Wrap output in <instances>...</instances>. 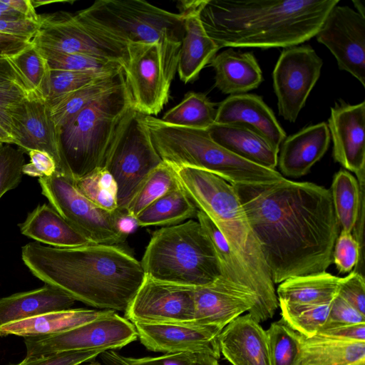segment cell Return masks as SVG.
Here are the masks:
<instances>
[{"label": "cell", "instance_id": "30bf717a", "mask_svg": "<svg viewBox=\"0 0 365 365\" xmlns=\"http://www.w3.org/2000/svg\"><path fill=\"white\" fill-rule=\"evenodd\" d=\"M142 116L134 108L131 110L104 167L115 181L118 210L123 212L147 176L163 162L152 143Z\"/></svg>", "mask_w": 365, "mask_h": 365}, {"label": "cell", "instance_id": "1f68e13d", "mask_svg": "<svg viewBox=\"0 0 365 365\" xmlns=\"http://www.w3.org/2000/svg\"><path fill=\"white\" fill-rule=\"evenodd\" d=\"M125 81L123 70L103 76L87 86L48 103L59 129L67 121L103 95Z\"/></svg>", "mask_w": 365, "mask_h": 365}, {"label": "cell", "instance_id": "ffe728a7", "mask_svg": "<svg viewBox=\"0 0 365 365\" xmlns=\"http://www.w3.org/2000/svg\"><path fill=\"white\" fill-rule=\"evenodd\" d=\"M327 126L334 160L356 175L365 170V101L356 105L336 102Z\"/></svg>", "mask_w": 365, "mask_h": 365}, {"label": "cell", "instance_id": "6f0895ef", "mask_svg": "<svg viewBox=\"0 0 365 365\" xmlns=\"http://www.w3.org/2000/svg\"><path fill=\"white\" fill-rule=\"evenodd\" d=\"M32 38L0 34V58H9L29 45Z\"/></svg>", "mask_w": 365, "mask_h": 365}, {"label": "cell", "instance_id": "4316f807", "mask_svg": "<svg viewBox=\"0 0 365 365\" xmlns=\"http://www.w3.org/2000/svg\"><path fill=\"white\" fill-rule=\"evenodd\" d=\"M115 311L68 309L53 311L0 327V336L36 337L63 332L108 316Z\"/></svg>", "mask_w": 365, "mask_h": 365}, {"label": "cell", "instance_id": "7c38bea8", "mask_svg": "<svg viewBox=\"0 0 365 365\" xmlns=\"http://www.w3.org/2000/svg\"><path fill=\"white\" fill-rule=\"evenodd\" d=\"M24 339L25 359H31L71 351L115 350L135 341L138 334L130 321L113 312L63 332Z\"/></svg>", "mask_w": 365, "mask_h": 365}, {"label": "cell", "instance_id": "9c48e42d", "mask_svg": "<svg viewBox=\"0 0 365 365\" xmlns=\"http://www.w3.org/2000/svg\"><path fill=\"white\" fill-rule=\"evenodd\" d=\"M180 46L181 41L170 36L153 43H128L123 72L135 110L153 116L168 103Z\"/></svg>", "mask_w": 365, "mask_h": 365}, {"label": "cell", "instance_id": "5b68a950", "mask_svg": "<svg viewBox=\"0 0 365 365\" xmlns=\"http://www.w3.org/2000/svg\"><path fill=\"white\" fill-rule=\"evenodd\" d=\"M133 107L125 81L85 107L59 128L58 172L73 182L104 168Z\"/></svg>", "mask_w": 365, "mask_h": 365}, {"label": "cell", "instance_id": "836d02e7", "mask_svg": "<svg viewBox=\"0 0 365 365\" xmlns=\"http://www.w3.org/2000/svg\"><path fill=\"white\" fill-rule=\"evenodd\" d=\"M216 106L203 93L188 92L160 120L172 125L207 130L215 123Z\"/></svg>", "mask_w": 365, "mask_h": 365}, {"label": "cell", "instance_id": "8d00e7d4", "mask_svg": "<svg viewBox=\"0 0 365 365\" xmlns=\"http://www.w3.org/2000/svg\"><path fill=\"white\" fill-rule=\"evenodd\" d=\"M271 365H301L303 336L282 319L266 331Z\"/></svg>", "mask_w": 365, "mask_h": 365}, {"label": "cell", "instance_id": "bcb514c9", "mask_svg": "<svg viewBox=\"0 0 365 365\" xmlns=\"http://www.w3.org/2000/svg\"><path fill=\"white\" fill-rule=\"evenodd\" d=\"M359 259V247L351 232L341 230L335 242L332 260L340 273L350 272Z\"/></svg>", "mask_w": 365, "mask_h": 365}, {"label": "cell", "instance_id": "ac0fdd59", "mask_svg": "<svg viewBox=\"0 0 365 365\" xmlns=\"http://www.w3.org/2000/svg\"><path fill=\"white\" fill-rule=\"evenodd\" d=\"M141 344L149 351L190 353L220 357L219 335L223 329L192 323L133 324Z\"/></svg>", "mask_w": 365, "mask_h": 365}, {"label": "cell", "instance_id": "6125c7cd", "mask_svg": "<svg viewBox=\"0 0 365 365\" xmlns=\"http://www.w3.org/2000/svg\"><path fill=\"white\" fill-rule=\"evenodd\" d=\"M0 19L3 20H11V21H15V20H29L26 18H25L24 16L17 14H12V13H8L4 12L2 11H0Z\"/></svg>", "mask_w": 365, "mask_h": 365}, {"label": "cell", "instance_id": "681fc988", "mask_svg": "<svg viewBox=\"0 0 365 365\" xmlns=\"http://www.w3.org/2000/svg\"><path fill=\"white\" fill-rule=\"evenodd\" d=\"M27 96L28 93L19 83L13 81L0 82V125L10 134L11 119L9 110Z\"/></svg>", "mask_w": 365, "mask_h": 365}, {"label": "cell", "instance_id": "d6a6232c", "mask_svg": "<svg viewBox=\"0 0 365 365\" xmlns=\"http://www.w3.org/2000/svg\"><path fill=\"white\" fill-rule=\"evenodd\" d=\"M196 206L180 185L152 202L136 217L138 226H170L196 216Z\"/></svg>", "mask_w": 365, "mask_h": 365}, {"label": "cell", "instance_id": "680465c9", "mask_svg": "<svg viewBox=\"0 0 365 365\" xmlns=\"http://www.w3.org/2000/svg\"><path fill=\"white\" fill-rule=\"evenodd\" d=\"M6 81L19 83L28 93L24 79L9 58H0V82Z\"/></svg>", "mask_w": 365, "mask_h": 365}, {"label": "cell", "instance_id": "277c9868", "mask_svg": "<svg viewBox=\"0 0 365 365\" xmlns=\"http://www.w3.org/2000/svg\"><path fill=\"white\" fill-rule=\"evenodd\" d=\"M173 168L180 185L198 210L215 223L240 263L257 298L259 322L272 318L279 307L274 283L233 186L203 170Z\"/></svg>", "mask_w": 365, "mask_h": 365}, {"label": "cell", "instance_id": "7dc6e473", "mask_svg": "<svg viewBox=\"0 0 365 365\" xmlns=\"http://www.w3.org/2000/svg\"><path fill=\"white\" fill-rule=\"evenodd\" d=\"M338 295L365 315V281L363 274L352 271L342 277Z\"/></svg>", "mask_w": 365, "mask_h": 365}, {"label": "cell", "instance_id": "6da1fadb", "mask_svg": "<svg viewBox=\"0 0 365 365\" xmlns=\"http://www.w3.org/2000/svg\"><path fill=\"white\" fill-rule=\"evenodd\" d=\"M232 185L274 284L326 272L340 227L330 190L284 178L267 184Z\"/></svg>", "mask_w": 365, "mask_h": 365}, {"label": "cell", "instance_id": "7402d4cb", "mask_svg": "<svg viewBox=\"0 0 365 365\" xmlns=\"http://www.w3.org/2000/svg\"><path fill=\"white\" fill-rule=\"evenodd\" d=\"M215 123L247 126L264 136L277 150L286 138V133L272 109L260 96L253 93L231 95L220 102Z\"/></svg>", "mask_w": 365, "mask_h": 365}, {"label": "cell", "instance_id": "2e32d148", "mask_svg": "<svg viewBox=\"0 0 365 365\" xmlns=\"http://www.w3.org/2000/svg\"><path fill=\"white\" fill-rule=\"evenodd\" d=\"M194 287L145 276L125 313L135 323H188L193 320Z\"/></svg>", "mask_w": 365, "mask_h": 365}, {"label": "cell", "instance_id": "91938a15", "mask_svg": "<svg viewBox=\"0 0 365 365\" xmlns=\"http://www.w3.org/2000/svg\"><path fill=\"white\" fill-rule=\"evenodd\" d=\"M116 225L119 232L125 237L138 227L135 217L120 211L117 217Z\"/></svg>", "mask_w": 365, "mask_h": 365}, {"label": "cell", "instance_id": "f546056e", "mask_svg": "<svg viewBox=\"0 0 365 365\" xmlns=\"http://www.w3.org/2000/svg\"><path fill=\"white\" fill-rule=\"evenodd\" d=\"M341 279L326 272L289 278L278 286V302L301 304L331 303L338 294Z\"/></svg>", "mask_w": 365, "mask_h": 365}, {"label": "cell", "instance_id": "603a6c76", "mask_svg": "<svg viewBox=\"0 0 365 365\" xmlns=\"http://www.w3.org/2000/svg\"><path fill=\"white\" fill-rule=\"evenodd\" d=\"M220 354L232 365H271L266 331L249 314L228 323L219 335Z\"/></svg>", "mask_w": 365, "mask_h": 365}, {"label": "cell", "instance_id": "e7e4bbea", "mask_svg": "<svg viewBox=\"0 0 365 365\" xmlns=\"http://www.w3.org/2000/svg\"><path fill=\"white\" fill-rule=\"evenodd\" d=\"M355 8L356 11L359 13L361 15L365 16V12H364V7L361 1H352Z\"/></svg>", "mask_w": 365, "mask_h": 365}, {"label": "cell", "instance_id": "e0dca14e", "mask_svg": "<svg viewBox=\"0 0 365 365\" xmlns=\"http://www.w3.org/2000/svg\"><path fill=\"white\" fill-rule=\"evenodd\" d=\"M193 302L192 324L223 329L245 312L258 322L257 302L253 293L222 275L209 284L194 287Z\"/></svg>", "mask_w": 365, "mask_h": 365}, {"label": "cell", "instance_id": "f5cc1de1", "mask_svg": "<svg viewBox=\"0 0 365 365\" xmlns=\"http://www.w3.org/2000/svg\"><path fill=\"white\" fill-rule=\"evenodd\" d=\"M358 179V183L360 190V205L358 217L355 226L352 230L354 237L356 240L359 247V259L354 271L364 275L362 271L364 269V185H365V171L356 175Z\"/></svg>", "mask_w": 365, "mask_h": 365}, {"label": "cell", "instance_id": "44dd1931", "mask_svg": "<svg viewBox=\"0 0 365 365\" xmlns=\"http://www.w3.org/2000/svg\"><path fill=\"white\" fill-rule=\"evenodd\" d=\"M203 2L204 0L180 1L178 6L184 29L178 72L185 83L197 79L202 69L220 50L200 20V11Z\"/></svg>", "mask_w": 365, "mask_h": 365}, {"label": "cell", "instance_id": "f1b7e54d", "mask_svg": "<svg viewBox=\"0 0 365 365\" xmlns=\"http://www.w3.org/2000/svg\"><path fill=\"white\" fill-rule=\"evenodd\" d=\"M75 302L68 294L47 284L0 297V327L46 312L71 309Z\"/></svg>", "mask_w": 365, "mask_h": 365}, {"label": "cell", "instance_id": "9a60e30c", "mask_svg": "<svg viewBox=\"0 0 365 365\" xmlns=\"http://www.w3.org/2000/svg\"><path fill=\"white\" fill-rule=\"evenodd\" d=\"M335 57L338 68L365 86V16L348 6H334L316 34Z\"/></svg>", "mask_w": 365, "mask_h": 365}, {"label": "cell", "instance_id": "94428289", "mask_svg": "<svg viewBox=\"0 0 365 365\" xmlns=\"http://www.w3.org/2000/svg\"><path fill=\"white\" fill-rule=\"evenodd\" d=\"M14 144V139L11 134L0 125V145Z\"/></svg>", "mask_w": 365, "mask_h": 365}, {"label": "cell", "instance_id": "ba28073f", "mask_svg": "<svg viewBox=\"0 0 365 365\" xmlns=\"http://www.w3.org/2000/svg\"><path fill=\"white\" fill-rule=\"evenodd\" d=\"M76 16L125 43H153L164 36L182 41V15L142 0H98Z\"/></svg>", "mask_w": 365, "mask_h": 365}, {"label": "cell", "instance_id": "e575fe53", "mask_svg": "<svg viewBox=\"0 0 365 365\" xmlns=\"http://www.w3.org/2000/svg\"><path fill=\"white\" fill-rule=\"evenodd\" d=\"M330 191L339 227L342 230L351 232L360 205V190L356 178L347 170H340L334 176Z\"/></svg>", "mask_w": 365, "mask_h": 365}, {"label": "cell", "instance_id": "b9f144b4", "mask_svg": "<svg viewBox=\"0 0 365 365\" xmlns=\"http://www.w3.org/2000/svg\"><path fill=\"white\" fill-rule=\"evenodd\" d=\"M77 189L101 208L115 212L118 210L117 185L106 168H99L73 182Z\"/></svg>", "mask_w": 365, "mask_h": 365}, {"label": "cell", "instance_id": "db71d44e", "mask_svg": "<svg viewBox=\"0 0 365 365\" xmlns=\"http://www.w3.org/2000/svg\"><path fill=\"white\" fill-rule=\"evenodd\" d=\"M317 334L346 341H365V324L326 327L322 328Z\"/></svg>", "mask_w": 365, "mask_h": 365}, {"label": "cell", "instance_id": "ab89813d", "mask_svg": "<svg viewBox=\"0 0 365 365\" xmlns=\"http://www.w3.org/2000/svg\"><path fill=\"white\" fill-rule=\"evenodd\" d=\"M282 319L304 337H312L326 324L331 303L301 304L278 302Z\"/></svg>", "mask_w": 365, "mask_h": 365}, {"label": "cell", "instance_id": "03108f58", "mask_svg": "<svg viewBox=\"0 0 365 365\" xmlns=\"http://www.w3.org/2000/svg\"><path fill=\"white\" fill-rule=\"evenodd\" d=\"M351 365H365V359L359 361L352 364Z\"/></svg>", "mask_w": 365, "mask_h": 365}, {"label": "cell", "instance_id": "816d5d0a", "mask_svg": "<svg viewBox=\"0 0 365 365\" xmlns=\"http://www.w3.org/2000/svg\"><path fill=\"white\" fill-rule=\"evenodd\" d=\"M30 163H25L22 173L31 177H49L57 171V165L53 158L48 153L40 150H31L28 153Z\"/></svg>", "mask_w": 365, "mask_h": 365}, {"label": "cell", "instance_id": "5bb4252c", "mask_svg": "<svg viewBox=\"0 0 365 365\" xmlns=\"http://www.w3.org/2000/svg\"><path fill=\"white\" fill-rule=\"evenodd\" d=\"M322 59L309 45L284 48L272 72L278 113L294 123L318 81Z\"/></svg>", "mask_w": 365, "mask_h": 365}, {"label": "cell", "instance_id": "003e7915", "mask_svg": "<svg viewBox=\"0 0 365 365\" xmlns=\"http://www.w3.org/2000/svg\"><path fill=\"white\" fill-rule=\"evenodd\" d=\"M81 365H102L101 363L98 362V361H93V362H91L89 364H81Z\"/></svg>", "mask_w": 365, "mask_h": 365}, {"label": "cell", "instance_id": "d6986e66", "mask_svg": "<svg viewBox=\"0 0 365 365\" xmlns=\"http://www.w3.org/2000/svg\"><path fill=\"white\" fill-rule=\"evenodd\" d=\"M14 144L24 152L40 150L48 153L59 167V129L46 100L34 95L15 104L9 110Z\"/></svg>", "mask_w": 365, "mask_h": 365}, {"label": "cell", "instance_id": "11a10c76", "mask_svg": "<svg viewBox=\"0 0 365 365\" xmlns=\"http://www.w3.org/2000/svg\"><path fill=\"white\" fill-rule=\"evenodd\" d=\"M41 24L39 21L31 20H3L0 19V34L34 38Z\"/></svg>", "mask_w": 365, "mask_h": 365}, {"label": "cell", "instance_id": "9f6ffc18", "mask_svg": "<svg viewBox=\"0 0 365 365\" xmlns=\"http://www.w3.org/2000/svg\"><path fill=\"white\" fill-rule=\"evenodd\" d=\"M0 11L19 14L34 21L41 19V16L36 13L35 7L30 0H0Z\"/></svg>", "mask_w": 365, "mask_h": 365}, {"label": "cell", "instance_id": "f35d334b", "mask_svg": "<svg viewBox=\"0 0 365 365\" xmlns=\"http://www.w3.org/2000/svg\"><path fill=\"white\" fill-rule=\"evenodd\" d=\"M196 217L214 247L221 267L222 275L235 283L247 287L255 295L243 269L221 232L202 211L197 210ZM258 322L259 323V311Z\"/></svg>", "mask_w": 365, "mask_h": 365}, {"label": "cell", "instance_id": "4dcf8cb0", "mask_svg": "<svg viewBox=\"0 0 365 365\" xmlns=\"http://www.w3.org/2000/svg\"><path fill=\"white\" fill-rule=\"evenodd\" d=\"M365 359V341L303 336L301 365H351Z\"/></svg>", "mask_w": 365, "mask_h": 365}, {"label": "cell", "instance_id": "c3c4849f", "mask_svg": "<svg viewBox=\"0 0 365 365\" xmlns=\"http://www.w3.org/2000/svg\"><path fill=\"white\" fill-rule=\"evenodd\" d=\"M101 353L103 351L100 350L64 352L36 359H24L12 365H81L94 359Z\"/></svg>", "mask_w": 365, "mask_h": 365}, {"label": "cell", "instance_id": "3957f363", "mask_svg": "<svg viewBox=\"0 0 365 365\" xmlns=\"http://www.w3.org/2000/svg\"><path fill=\"white\" fill-rule=\"evenodd\" d=\"M339 0H204L200 18L219 48H287L316 36Z\"/></svg>", "mask_w": 365, "mask_h": 365}, {"label": "cell", "instance_id": "60d3db41", "mask_svg": "<svg viewBox=\"0 0 365 365\" xmlns=\"http://www.w3.org/2000/svg\"><path fill=\"white\" fill-rule=\"evenodd\" d=\"M51 69L108 74L123 70L119 63L100 57L58 52L36 46Z\"/></svg>", "mask_w": 365, "mask_h": 365}, {"label": "cell", "instance_id": "d4e9b609", "mask_svg": "<svg viewBox=\"0 0 365 365\" xmlns=\"http://www.w3.org/2000/svg\"><path fill=\"white\" fill-rule=\"evenodd\" d=\"M209 64L215 72V86L224 94L247 93L263 81L262 70L251 52L229 48L217 53Z\"/></svg>", "mask_w": 365, "mask_h": 365}, {"label": "cell", "instance_id": "be15d7a7", "mask_svg": "<svg viewBox=\"0 0 365 365\" xmlns=\"http://www.w3.org/2000/svg\"><path fill=\"white\" fill-rule=\"evenodd\" d=\"M200 365H219L218 360L207 355H205L200 363Z\"/></svg>", "mask_w": 365, "mask_h": 365}, {"label": "cell", "instance_id": "f6af8a7d", "mask_svg": "<svg viewBox=\"0 0 365 365\" xmlns=\"http://www.w3.org/2000/svg\"><path fill=\"white\" fill-rule=\"evenodd\" d=\"M24 153L9 144L0 145V199L21 182L25 164Z\"/></svg>", "mask_w": 365, "mask_h": 365}, {"label": "cell", "instance_id": "8992f818", "mask_svg": "<svg viewBox=\"0 0 365 365\" xmlns=\"http://www.w3.org/2000/svg\"><path fill=\"white\" fill-rule=\"evenodd\" d=\"M143 121L162 160L173 167H191L213 173L230 185L267 184L284 177L246 160L215 143L207 130L175 126L145 115Z\"/></svg>", "mask_w": 365, "mask_h": 365}, {"label": "cell", "instance_id": "cb8c5ba5", "mask_svg": "<svg viewBox=\"0 0 365 365\" xmlns=\"http://www.w3.org/2000/svg\"><path fill=\"white\" fill-rule=\"evenodd\" d=\"M330 139L325 122L305 127L287 137L279 150L277 164L281 172L293 178L306 175L325 154Z\"/></svg>", "mask_w": 365, "mask_h": 365}, {"label": "cell", "instance_id": "7a4b0ae2", "mask_svg": "<svg viewBox=\"0 0 365 365\" xmlns=\"http://www.w3.org/2000/svg\"><path fill=\"white\" fill-rule=\"evenodd\" d=\"M21 259L45 284L98 309L125 312L145 277L140 262L120 245L60 248L29 242Z\"/></svg>", "mask_w": 365, "mask_h": 365}, {"label": "cell", "instance_id": "74e56055", "mask_svg": "<svg viewBox=\"0 0 365 365\" xmlns=\"http://www.w3.org/2000/svg\"><path fill=\"white\" fill-rule=\"evenodd\" d=\"M178 185L173 167L163 162L145 179L128 205L125 212L135 217L146 207Z\"/></svg>", "mask_w": 365, "mask_h": 365}, {"label": "cell", "instance_id": "d590c367", "mask_svg": "<svg viewBox=\"0 0 365 365\" xmlns=\"http://www.w3.org/2000/svg\"><path fill=\"white\" fill-rule=\"evenodd\" d=\"M9 59L24 79L28 95L45 99L51 68L36 46L31 41L29 46Z\"/></svg>", "mask_w": 365, "mask_h": 365}, {"label": "cell", "instance_id": "52a82bcc", "mask_svg": "<svg viewBox=\"0 0 365 365\" xmlns=\"http://www.w3.org/2000/svg\"><path fill=\"white\" fill-rule=\"evenodd\" d=\"M140 263L147 277L189 287L207 285L222 276L210 239L193 220L154 232Z\"/></svg>", "mask_w": 365, "mask_h": 365}, {"label": "cell", "instance_id": "83f0119b", "mask_svg": "<svg viewBox=\"0 0 365 365\" xmlns=\"http://www.w3.org/2000/svg\"><path fill=\"white\" fill-rule=\"evenodd\" d=\"M19 227L22 235L50 247H72L92 243L50 204L38 205Z\"/></svg>", "mask_w": 365, "mask_h": 365}, {"label": "cell", "instance_id": "7bdbcfd3", "mask_svg": "<svg viewBox=\"0 0 365 365\" xmlns=\"http://www.w3.org/2000/svg\"><path fill=\"white\" fill-rule=\"evenodd\" d=\"M108 74L51 69L45 100L50 103Z\"/></svg>", "mask_w": 365, "mask_h": 365}, {"label": "cell", "instance_id": "4fadbf2b", "mask_svg": "<svg viewBox=\"0 0 365 365\" xmlns=\"http://www.w3.org/2000/svg\"><path fill=\"white\" fill-rule=\"evenodd\" d=\"M31 41L38 47L55 51L114 61L123 68L127 63L128 43L110 37L66 12L41 16L40 27Z\"/></svg>", "mask_w": 365, "mask_h": 365}, {"label": "cell", "instance_id": "f907efd6", "mask_svg": "<svg viewBox=\"0 0 365 365\" xmlns=\"http://www.w3.org/2000/svg\"><path fill=\"white\" fill-rule=\"evenodd\" d=\"M354 324H365V315L337 294L331 302L328 319L323 327Z\"/></svg>", "mask_w": 365, "mask_h": 365}, {"label": "cell", "instance_id": "ee69618b", "mask_svg": "<svg viewBox=\"0 0 365 365\" xmlns=\"http://www.w3.org/2000/svg\"><path fill=\"white\" fill-rule=\"evenodd\" d=\"M105 365H200L205 356L190 353L164 354L158 356L129 357L115 350L106 351L101 354Z\"/></svg>", "mask_w": 365, "mask_h": 365}, {"label": "cell", "instance_id": "8fae6325", "mask_svg": "<svg viewBox=\"0 0 365 365\" xmlns=\"http://www.w3.org/2000/svg\"><path fill=\"white\" fill-rule=\"evenodd\" d=\"M41 193L60 215L92 243L120 245L126 237L119 232L116 220L120 212L105 210L85 197L73 182L56 171L38 178Z\"/></svg>", "mask_w": 365, "mask_h": 365}, {"label": "cell", "instance_id": "484cf974", "mask_svg": "<svg viewBox=\"0 0 365 365\" xmlns=\"http://www.w3.org/2000/svg\"><path fill=\"white\" fill-rule=\"evenodd\" d=\"M207 130L215 143L246 160L269 169L277 165L279 150L247 126L214 123Z\"/></svg>", "mask_w": 365, "mask_h": 365}]
</instances>
